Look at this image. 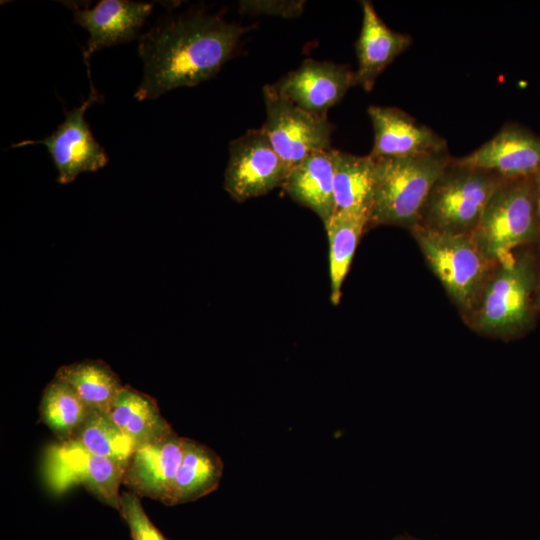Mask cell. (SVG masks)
Segmentation results:
<instances>
[{
  "label": "cell",
  "instance_id": "7a4b0ae2",
  "mask_svg": "<svg viewBox=\"0 0 540 540\" xmlns=\"http://www.w3.org/2000/svg\"><path fill=\"white\" fill-rule=\"evenodd\" d=\"M539 264L536 254L525 247L497 262L465 323L480 335L502 340L526 333L537 313Z\"/></svg>",
  "mask_w": 540,
  "mask_h": 540
},
{
  "label": "cell",
  "instance_id": "f1b7e54d",
  "mask_svg": "<svg viewBox=\"0 0 540 540\" xmlns=\"http://www.w3.org/2000/svg\"><path fill=\"white\" fill-rule=\"evenodd\" d=\"M393 540H418V539H415V538L410 537V536H398Z\"/></svg>",
  "mask_w": 540,
  "mask_h": 540
},
{
  "label": "cell",
  "instance_id": "9a60e30c",
  "mask_svg": "<svg viewBox=\"0 0 540 540\" xmlns=\"http://www.w3.org/2000/svg\"><path fill=\"white\" fill-rule=\"evenodd\" d=\"M374 141L373 159L406 157L447 149L445 138L400 108L370 105L367 108Z\"/></svg>",
  "mask_w": 540,
  "mask_h": 540
},
{
  "label": "cell",
  "instance_id": "9c48e42d",
  "mask_svg": "<svg viewBox=\"0 0 540 540\" xmlns=\"http://www.w3.org/2000/svg\"><path fill=\"white\" fill-rule=\"evenodd\" d=\"M90 79V93L80 106L65 110V118L57 129L40 140H24L12 145L22 147L43 144L57 169V181L60 184L73 182L83 172H93L104 167L108 156L103 147L94 138L85 113L90 105L100 101V94L91 81L90 65L87 64Z\"/></svg>",
  "mask_w": 540,
  "mask_h": 540
},
{
  "label": "cell",
  "instance_id": "603a6c76",
  "mask_svg": "<svg viewBox=\"0 0 540 540\" xmlns=\"http://www.w3.org/2000/svg\"><path fill=\"white\" fill-rule=\"evenodd\" d=\"M90 410L69 384L55 377L45 387L39 406L42 422L58 441L72 439Z\"/></svg>",
  "mask_w": 540,
  "mask_h": 540
},
{
  "label": "cell",
  "instance_id": "484cf974",
  "mask_svg": "<svg viewBox=\"0 0 540 540\" xmlns=\"http://www.w3.org/2000/svg\"><path fill=\"white\" fill-rule=\"evenodd\" d=\"M305 1L243 0L239 1V12L249 15H269L296 18L304 10Z\"/></svg>",
  "mask_w": 540,
  "mask_h": 540
},
{
  "label": "cell",
  "instance_id": "5bb4252c",
  "mask_svg": "<svg viewBox=\"0 0 540 540\" xmlns=\"http://www.w3.org/2000/svg\"><path fill=\"white\" fill-rule=\"evenodd\" d=\"M184 437L175 432L135 449L122 484L139 497L167 505L183 456Z\"/></svg>",
  "mask_w": 540,
  "mask_h": 540
},
{
  "label": "cell",
  "instance_id": "4fadbf2b",
  "mask_svg": "<svg viewBox=\"0 0 540 540\" xmlns=\"http://www.w3.org/2000/svg\"><path fill=\"white\" fill-rule=\"evenodd\" d=\"M71 7L74 23L85 29L89 38L83 50L84 62L96 51L134 40L151 14L153 4L129 0H101L92 8Z\"/></svg>",
  "mask_w": 540,
  "mask_h": 540
},
{
  "label": "cell",
  "instance_id": "ba28073f",
  "mask_svg": "<svg viewBox=\"0 0 540 540\" xmlns=\"http://www.w3.org/2000/svg\"><path fill=\"white\" fill-rule=\"evenodd\" d=\"M266 121L261 128L276 152L292 168L309 154L330 150L334 125L283 97L273 84L262 89Z\"/></svg>",
  "mask_w": 540,
  "mask_h": 540
},
{
  "label": "cell",
  "instance_id": "e0dca14e",
  "mask_svg": "<svg viewBox=\"0 0 540 540\" xmlns=\"http://www.w3.org/2000/svg\"><path fill=\"white\" fill-rule=\"evenodd\" d=\"M334 177L332 149L316 151L291 168L282 187L294 201L316 213L325 226L335 213Z\"/></svg>",
  "mask_w": 540,
  "mask_h": 540
},
{
  "label": "cell",
  "instance_id": "5b68a950",
  "mask_svg": "<svg viewBox=\"0 0 540 540\" xmlns=\"http://www.w3.org/2000/svg\"><path fill=\"white\" fill-rule=\"evenodd\" d=\"M409 232L465 320L496 263L482 253L470 235L441 233L419 225Z\"/></svg>",
  "mask_w": 540,
  "mask_h": 540
},
{
  "label": "cell",
  "instance_id": "6da1fadb",
  "mask_svg": "<svg viewBox=\"0 0 540 540\" xmlns=\"http://www.w3.org/2000/svg\"><path fill=\"white\" fill-rule=\"evenodd\" d=\"M246 31L219 14L199 10L161 20L139 37L143 76L134 97L153 100L214 77L236 54Z\"/></svg>",
  "mask_w": 540,
  "mask_h": 540
},
{
  "label": "cell",
  "instance_id": "cb8c5ba5",
  "mask_svg": "<svg viewBox=\"0 0 540 540\" xmlns=\"http://www.w3.org/2000/svg\"><path fill=\"white\" fill-rule=\"evenodd\" d=\"M126 469L136 447L105 412L91 409L72 439Z\"/></svg>",
  "mask_w": 540,
  "mask_h": 540
},
{
  "label": "cell",
  "instance_id": "7402d4cb",
  "mask_svg": "<svg viewBox=\"0 0 540 540\" xmlns=\"http://www.w3.org/2000/svg\"><path fill=\"white\" fill-rule=\"evenodd\" d=\"M335 177V212L345 209H368L370 211L374 159L368 154L353 155L332 149Z\"/></svg>",
  "mask_w": 540,
  "mask_h": 540
},
{
  "label": "cell",
  "instance_id": "8992f818",
  "mask_svg": "<svg viewBox=\"0 0 540 540\" xmlns=\"http://www.w3.org/2000/svg\"><path fill=\"white\" fill-rule=\"evenodd\" d=\"M471 237L494 263L539 242L533 177L506 179L490 198Z\"/></svg>",
  "mask_w": 540,
  "mask_h": 540
},
{
  "label": "cell",
  "instance_id": "7c38bea8",
  "mask_svg": "<svg viewBox=\"0 0 540 540\" xmlns=\"http://www.w3.org/2000/svg\"><path fill=\"white\" fill-rule=\"evenodd\" d=\"M454 160L505 179L534 177L540 172V137L518 125L507 124L480 147Z\"/></svg>",
  "mask_w": 540,
  "mask_h": 540
},
{
  "label": "cell",
  "instance_id": "30bf717a",
  "mask_svg": "<svg viewBox=\"0 0 540 540\" xmlns=\"http://www.w3.org/2000/svg\"><path fill=\"white\" fill-rule=\"evenodd\" d=\"M290 170L264 131L250 129L229 143L224 189L243 202L282 186Z\"/></svg>",
  "mask_w": 540,
  "mask_h": 540
},
{
  "label": "cell",
  "instance_id": "2e32d148",
  "mask_svg": "<svg viewBox=\"0 0 540 540\" xmlns=\"http://www.w3.org/2000/svg\"><path fill=\"white\" fill-rule=\"evenodd\" d=\"M363 19L356 41V85L370 92L379 75L412 43L409 34L392 30L378 16L370 1H361Z\"/></svg>",
  "mask_w": 540,
  "mask_h": 540
},
{
  "label": "cell",
  "instance_id": "ac0fdd59",
  "mask_svg": "<svg viewBox=\"0 0 540 540\" xmlns=\"http://www.w3.org/2000/svg\"><path fill=\"white\" fill-rule=\"evenodd\" d=\"M107 414L136 448L174 432L155 399L129 385L122 387Z\"/></svg>",
  "mask_w": 540,
  "mask_h": 540
},
{
  "label": "cell",
  "instance_id": "3957f363",
  "mask_svg": "<svg viewBox=\"0 0 540 540\" xmlns=\"http://www.w3.org/2000/svg\"><path fill=\"white\" fill-rule=\"evenodd\" d=\"M452 158L447 148L374 159L369 228L394 225L410 231L416 227L431 188Z\"/></svg>",
  "mask_w": 540,
  "mask_h": 540
},
{
  "label": "cell",
  "instance_id": "83f0119b",
  "mask_svg": "<svg viewBox=\"0 0 540 540\" xmlns=\"http://www.w3.org/2000/svg\"><path fill=\"white\" fill-rule=\"evenodd\" d=\"M535 307L536 311L540 313V264H539V272H538V280L535 290Z\"/></svg>",
  "mask_w": 540,
  "mask_h": 540
},
{
  "label": "cell",
  "instance_id": "ffe728a7",
  "mask_svg": "<svg viewBox=\"0 0 540 540\" xmlns=\"http://www.w3.org/2000/svg\"><path fill=\"white\" fill-rule=\"evenodd\" d=\"M369 222L368 209H345L336 211L325 225L329 241L330 298L334 305L341 299L344 279Z\"/></svg>",
  "mask_w": 540,
  "mask_h": 540
},
{
  "label": "cell",
  "instance_id": "52a82bcc",
  "mask_svg": "<svg viewBox=\"0 0 540 540\" xmlns=\"http://www.w3.org/2000/svg\"><path fill=\"white\" fill-rule=\"evenodd\" d=\"M125 468L89 452L75 440L58 441L44 455L43 473L50 491L62 494L83 485L100 502L120 511V492Z\"/></svg>",
  "mask_w": 540,
  "mask_h": 540
},
{
  "label": "cell",
  "instance_id": "d6986e66",
  "mask_svg": "<svg viewBox=\"0 0 540 540\" xmlns=\"http://www.w3.org/2000/svg\"><path fill=\"white\" fill-rule=\"evenodd\" d=\"M222 473L223 463L215 451L184 438L182 460L167 505L184 504L206 496L218 487Z\"/></svg>",
  "mask_w": 540,
  "mask_h": 540
},
{
  "label": "cell",
  "instance_id": "8fae6325",
  "mask_svg": "<svg viewBox=\"0 0 540 540\" xmlns=\"http://www.w3.org/2000/svg\"><path fill=\"white\" fill-rule=\"evenodd\" d=\"M273 85L283 97L301 109L327 117L328 110L356 85L355 71L345 64L305 59L297 69Z\"/></svg>",
  "mask_w": 540,
  "mask_h": 540
},
{
  "label": "cell",
  "instance_id": "d4e9b609",
  "mask_svg": "<svg viewBox=\"0 0 540 540\" xmlns=\"http://www.w3.org/2000/svg\"><path fill=\"white\" fill-rule=\"evenodd\" d=\"M132 540H168L147 516L140 497L130 491L120 493V511Z\"/></svg>",
  "mask_w": 540,
  "mask_h": 540
},
{
  "label": "cell",
  "instance_id": "4316f807",
  "mask_svg": "<svg viewBox=\"0 0 540 540\" xmlns=\"http://www.w3.org/2000/svg\"><path fill=\"white\" fill-rule=\"evenodd\" d=\"M538 224L540 227V172L533 177Z\"/></svg>",
  "mask_w": 540,
  "mask_h": 540
},
{
  "label": "cell",
  "instance_id": "44dd1931",
  "mask_svg": "<svg viewBox=\"0 0 540 540\" xmlns=\"http://www.w3.org/2000/svg\"><path fill=\"white\" fill-rule=\"evenodd\" d=\"M55 378L69 384L90 408L107 413L122 387L118 375L102 360H83L58 368Z\"/></svg>",
  "mask_w": 540,
  "mask_h": 540
},
{
  "label": "cell",
  "instance_id": "277c9868",
  "mask_svg": "<svg viewBox=\"0 0 540 540\" xmlns=\"http://www.w3.org/2000/svg\"><path fill=\"white\" fill-rule=\"evenodd\" d=\"M505 180L491 171L459 164L453 157L431 188L418 225L471 236L490 198Z\"/></svg>",
  "mask_w": 540,
  "mask_h": 540
}]
</instances>
